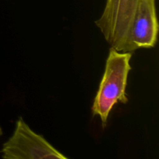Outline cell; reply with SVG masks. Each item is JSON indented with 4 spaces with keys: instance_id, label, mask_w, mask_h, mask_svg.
Returning a JSON list of instances; mask_svg holds the SVG:
<instances>
[{
    "instance_id": "3",
    "label": "cell",
    "mask_w": 159,
    "mask_h": 159,
    "mask_svg": "<svg viewBox=\"0 0 159 159\" xmlns=\"http://www.w3.org/2000/svg\"><path fill=\"white\" fill-rule=\"evenodd\" d=\"M141 0H107L103 13L96 21L111 48L123 51Z\"/></svg>"
},
{
    "instance_id": "1",
    "label": "cell",
    "mask_w": 159,
    "mask_h": 159,
    "mask_svg": "<svg viewBox=\"0 0 159 159\" xmlns=\"http://www.w3.org/2000/svg\"><path fill=\"white\" fill-rule=\"evenodd\" d=\"M131 52L118 51L113 48L110 49L105 71L92 107L93 115L100 117L103 127L115 104L128 102L126 87L131 69Z\"/></svg>"
},
{
    "instance_id": "4",
    "label": "cell",
    "mask_w": 159,
    "mask_h": 159,
    "mask_svg": "<svg viewBox=\"0 0 159 159\" xmlns=\"http://www.w3.org/2000/svg\"><path fill=\"white\" fill-rule=\"evenodd\" d=\"M158 32L155 0H141L126 38L123 52L132 53L140 48H154L156 44Z\"/></svg>"
},
{
    "instance_id": "5",
    "label": "cell",
    "mask_w": 159,
    "mask_h": 159,
    "mask_svg": "<svg viewBox=\"0 0 159 159\" xmlns=\"http://www.w3.org/2000/svg\"><path fill=\"white\" fill-rule=\"evenodd\" d=\"M2 135V127H0V137Z\"/></svg>"
},
{
    "instance_id": "2",
    "label": "cell",
    "mask_w": 159,
    "mask_h": 159,
    "mask_svg": "<svg viewBox=\"0 0 159 159\" xmlns=\"http://www.w3.org/2000/svg\"><path fill=\"white\" fill-rule=\"evenodd\" d=\"M1 153L5 159L68 158L42 135L33 131L22 117L17 120L13 134L3 144Z\"/></svg>"
}]
</instances>
